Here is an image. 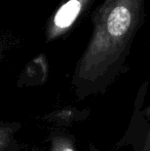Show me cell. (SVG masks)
Instances as JSON below:
<instances>
[{
  "label": "cell",
  "mask_w": 150,
  "mask_h": 151,
  "mask_svg": "<svg viewBox=\"0 0 150 151\" xmlns=\"http://www.w3.org/2000/svg\"><path fill=\"white\" fill-rule=\"evenodd\" d=\"M144 0H105L94 16V30L77 69V77L95 81L128 48L141 25Z\"/></svg>",
  "instance_id": "cell-1"
},
{
  "label": "cell",
  "mask_w": 150,
  "mask_h": 151,
  "mask_svg": "<svg viewBox=\"0 0 150 151\" xmlns=\"http://www.w3.org/2000/svg\"><path fill=\"white\" fill-rule=\"evenodd\" d=\"M92 1L93 0H63L60 7L48 23L46 29L47 41L55 40L67 33Z\"/></svg>",
  "instance_id": "cell-2"
},
{
  "label": "cell",
  "mask_w": 150,
  "mask_h": 151,
  "mask_svg": "<svg viewBox=\"0 0 150 151\" xmlns=\"http://www.w3.org/2000/svg\"><path fill=\"white\" fill-rule=\"evenodd\" d=\"M11 133L12 131L10 127L0 125V151H4L5 148L9 145Z\"/></svg>",
  "instance_id": "cell-3"
},
{
  "label": "cell",
  "mask_w": 150,
  "mask_h": 151,
  "mask_svg": "<svg viewBox=\"0 0 150 151\" xmlns=\"http://www.w3.org/2000/svg\"><path fill=\"white\" fill-rule=\"evenodd\" d=\"M52 151H75L73 145L65 138H57L54 140Z\"/></svg>",
  "instance_id": "cell-4"
},
{
  "label": "cell",
  "mask_w": 150,
  "mask_h": 151,
  "mask_svg": "<svg viewBox=\"0 0 150 151\" xmlns=\"http://www.w3.org/2000/svg\"><path fill=\"white\" fill-rule=\"evenodd\" d=\"M146 114L148 115V117L150 118V107H149V108H147V109H146Z\"/></svg>",
  "instance_id": "cell-5"
}]
</instances>
